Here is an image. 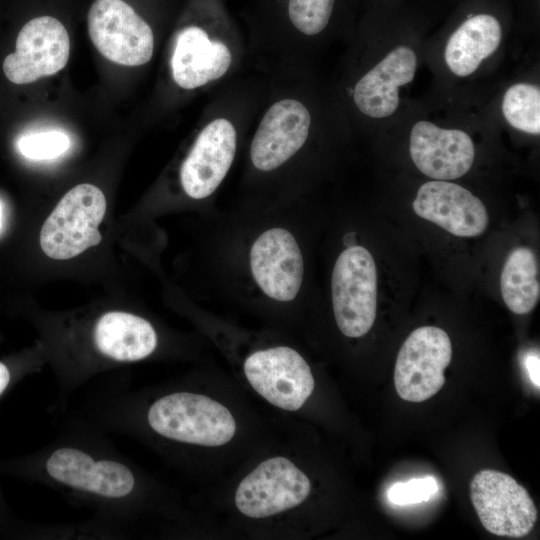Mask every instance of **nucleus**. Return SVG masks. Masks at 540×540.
<instances>
[{"label":"nucleus","mask_w":540,"mask_h":540,"mask_svg":"<svg viewBox=\"0 0 540 540\" xmlns=\"http://www.w3.org/2000/svg\"><path fill=\"white\" fill-rule=\"evenodd\" d=\"M147 419L159 435L193 445L223 446L236 433V421L227 407L191 392H176L156 400Z\"/></svg>","instance_id":"1"},{"label":"nucleus","mask_w":540,"mask_h":540,"mask_svg":"<svg viewBox=\"0 0 540 540\" xmlns=\"http://www.w3.org/2000/svg\"><path fill=\"white\" fill-rule=\"evenodd\" d=\"M107 208L101 189L89 183L69 190L45 220L40 231L44 254L55 260H68L102 240L98 226Z\"/></svg>","instance_id":"2"},{"label":"nucleus","mask_w":540,"mask_h":540,"mask_svg":"<svg viewBox=\"0 0 540 540\" xmlns=\"http://www.w3.org/2000/svg\"><path fill=\"white\" fill-rule=\"evenodd\" d=\"M332 304L338 328L357 338L372 328L377 309V269L373 256L352 245L337 258L331 280Z\"/></svg>","instance_id":"3"},{"label":"nucleus","mask_w":540,"mask_h":540,"mask_svg":"<svg viewBox=\"0 0 540 540\" xmlns=\"http://www.w3.org/2000/svg\"><path fill=\"white\" fill-rule=\"evenodd\" d=\"M89 37L109 61L124 66L149 62L154 51L150 25L123 0H95L88 11Z\"/></svg>","instance_id":"4"},{"label":"nucleus","mask_w":540,"mask_h":540,"mask_svg":"<svg viewBox=\"0 0 540 540\" xmlns=\"http://www.w3.org/2000/svg\"><path fill=\"white\" fill-rule=\"evenodd\" d=\"M470 498L483 527L497 536L521 538L537 521V510L527 490L512 476L493 469L477 472Z\"/></svg>","instance_id":"5"},{"label":"nucleus","mask_w":540,"mask_h":540,"mask_svg":"<svg viewBox=\"0 0 540 540\" xmlns=\"http://www.w3.org/2000/svg\"><path fill=\"white\" fill-rule=\"evenodd\" d=\"M310 492L308 476L288 458L275 456L261 462L241 480L234 502L242 515L261 519L300 505Z\"/></svg>","instance_id":"6"},{"label":"nucleus","mask_w":540,"mask_h":540,"mask_svg":"<svg viewBox=\"0 0 540 540\" xmlns=\"http://www.w3.org/2000/svg\"><path fill=\"white\" fill-rule=\"evenodd\" d=\"M452 358L448 334L435 326L415 329L402 344L396 359L394 384L397 394L409 402H423L445 383L444 371Z\"/></svg>","instance_id":"7"},{"label":"nucleus","mask_w":540,"mask_h":540,"mask_svg":"<svg viewBox=\"0 0 540 540\" xmlns=\"http://www.w3.org/2000/svg\"><path fill=\"white\" fill-rule=\"evenodd\" d=\"M243 369L252 388L283 410L300 409L315 387L309 365L290 347L276 346L253 352L246 358Z\"/></svg>","instance_id":"8"},{"label":"nucleus","mask_w":540,"mask_h":540,"mask_svg":"<svg viewBox=\"0 0 540 540\" xmlns=\"http://www.w3.org/2000/svg\"><path fill=\"white\" fill-rule=\"evenodd\" d=\"M69 54L65 26L52 16L36 17L19 31L15 51L3 61V72L14 84L32 83L62 70Z\"/></svg>","instance_id":"9"},{"label":"nucleus","mask_w":540,"mask_h":540,"mask_svg":"<svg viewBox=\"0 0 540 540\" xmlns=\"http://www.w3.org/2000/svg\"><path fill=\"white\" fill-rule=\"evenodd\" d=\"M250 268L268 297L286 302L297 296L303 280V257L287 229H268L255 240L250 250Z\"/></svg>","instance_id":"10"},{"label":"nucleus","mask_w":540,"mask_h":540,"mask_svg":"<svg viewBox=\"0 0 540 540\" xmlns=\"http://www.w3.org/2000/svg\"><path fill=\"white\" fill-rule=\"evenodd\" d=\"M236 144V130L227 119L217 118L203 128L180 170L189 197L203 199L217 189L234 160Z\"/></svg>","instance_id":"11"},{"label":"nucleus","mask_w":540,"mask_h":540,"mask_svg":"<svg viewBox=\"0 0 540 540\" xmlns=\"http://www.w3.org/2000/svg\"><path fill=\"white\" fill-rule=\"evenodd\" d=\"M311 124L308 109L298 100L274 103L263 116L251 143L254 167L271 171L290 159L307 140Z\"/></svg>","instance_id":"12"},{"label":"nucleus","mask_w":540,"mask_h":540,"mask_svg":"<svg viewBox=\"0 0 540 540\" xmlns=\"http://www.w3.org/2000/svg\"><path fill=\"white\" fill-rule=\"evenodd\" d=\"M413 210L419 217L459 237L481 235L489 221L487 209L478 197L446 180L424 183L413 201Z\"/></svg>","instance_id":"13"},{"label":"nucleus","mask_w":540,"mask_h":540,"mask_svg":"<svg viewBox=\"0 0 540 540\" xmlns=\"http://www.w3.org/2000/svg\"><path fill=\"white\" fill-rule=\"evenodd\" d=\"M409 151L419 171L435 180L460 178L470 170L475 156L467 133L440 128L428 121L414 124Z\"/></svg>","instance_id":"14"},{"label":"nucleus","mask_w":540,"mask_h":540,"mask_svg":"<svg viewBox=\"0 0 540 540\" xmlns=\"http://www.w3.org/2000/svg\"><path fill=\"white\" fill-rule=\"evenodd\" d=\"M48 474L73 488L104 497L119 498L131 493L134 476L123 464L111 460H94L75 448H60L46 462Z\"/></svg>","instance_id":"15"},{"label":"nucleus","mask_w":540,"mask_h":540,"mask_svg":"<svg viewBox=\"0 0 540 540\" xmlns=\"http://www.w3.org/2000/svg\"><path fill=\"white\" fill-rule=\"evenodd\" d=\"M416 67L415 52L407 46L396 47L355 85L357 108L372 118L391 116L399 106V87L413 80Z\"/></svg>","instance_id":"16"},{"label":"nucleus","mask_w":540,"mask_h":540,"mask_svg":"<svg viewBox=\"0 0 540 540\" xmlns=\"http://www.w3.org/2000/svg\"><path fill=\"white\" fill-rule=\"evenodd\" d=\"M229 48L211 40L200 26L190 25L176 36L171 58L174 81L184 89H195L223 76L230 64Z\"/></svg>","instance_id":"17"},{"label":"nucleus","mask_w":540,"mask_h":540,"mask_svg":"<svg viewBox=\"0 0 540 540\" xmlns=\"http://www.w3.org/2000/svg\"><path fill=\"white\" fill-rule=\"evenodd\" d=\"M94 341L97 349L107 357L117 361H137L155 350L157 334L144 318L111 311L97 321Z\"/></svg>","instance_id":"18"},{"label":"nucleus","mask_w":540,"mask_h":540,"mask_svg":"<svg viewBox=\"0 0 540 540\" xmlns=\"http://www.w3.org/2000/svg\"><path fill=\"white\" fill-rule=\"evenodd\" d=\"M501 39L502 26L497 17L489 13L471 15L448 39L445 62L455 75L468 76L497 50Z\"/></svg>","instance_id":"19"},{"label":"nucleus","mask_w":540,"mask_h":540,"mask_svg":"<svg viewBox=\"0 0 540 540\" xmlns=\"http://www.w3.org/2000/svg\"><path fill=\"white\" fill-rule=\"evenodd\" d=\"M502 298L515 314H527L540 298L539 270L535 253L518 247L508 256L500 278Z\"/></svg>","instance_id":"20"},{"label":"nucleus","mask_w":540,"mask_h":540,"mask_svg":"<svg viewBox=\"0 0 540 540\" xmlns=\"http://www.w3.org/2000/svg\"><path fill=\"white\" fill-rule=\"evenodd\" d=\"M502 112L506 121L520 131L540 133V90L538 86L518 83L504 94Z\"/></svg>","instance_id":"21"},{"label":"nucleus","mask_w":540,"mask_h":540,"mask_svg":"<svg viewBox=\"0 0 540 540\" xmlns=\"http://www.w3.org/2000/svg\"><path fill=\"white\" fill-rule=\"evenodd\" d=\"M70 146L68 135L59 130L32 132L17 142L21 155L30 160H50L65 153Z\"/></svg>","instance_id":"22"},{"label":"nucleus","mask_w":540,"mask_h":540,"mask_svg":"<svg viewBox=\"0 0 540 540\" xmlns=\"http://www.w3.org/2000/svg\"><path fill=\"white\" fill-rule=\"evenodd\" d=\"M437 490L434 478H418L394 484L388 491V498L395 505L417 504L429 500Z\"/></svg>","instance_id":"23"},{"label":"nucleus","mask_w":540,"mask_h":540,"mask_svg":"<svg viewBox=\"0 0 540 540\" xmlns=\"http://www.w3.org/2000/svg\"><path fill=\"white\" fill-rule=\"evenodd\" d=\"M539 353L529 352L525 358V367L529 378L533 385L539 389L540 384V375H539Z\"/></svg>","instance_id":"24"},{"label":"nucleus","mask_w":540,"mask_h":540,"mask_svg":"<svg viewBox=\"0 0 540 540\" xmlns=\"http://www.w3.org/2000/svg\"><path fill=\"white\" fill-rule=\"evenodd\" d=\"M11 377L12 374L8 366L5 363L0 362V396L9 386Z\"/></svg>","instance_id":"25"},{"label":"nucleus","mask_w":540,"mask_h":540,"mask_svg":"<svg viewBox=\"0 0 540 540\" xmlns=\"http://www.w3.org/2000/svg\"><path fill=\"white\" fill-rule=\"evenodd\" d=\"M2 222H3V206H2V203L0 202V230L2 228Z\"/></svg>","instance_id":"26"}]
</instances>
